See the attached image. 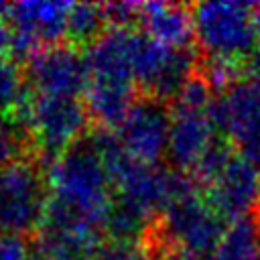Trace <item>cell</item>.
I'll list each match as a JSON object with an SVG mask.
<instances>
[{"label": "cell", "instance_id": "5bb4252c", "mask_svg": "<svg viewBox=\"0 0 260 260\" xmlns=\"http://www.w3.org/2000/svg\"><path fill=\"white\" fill-rule=\"evenodd\" d=\"M22 156L39 158L18 118L14 114L0 110V162L10 158H22Z\"/></svg>", "mask_w": 260, "mask_h": 260}, {"label": "cell", "instance_id": "7a4b0ae2", "mask_svg": "<svg viewBox=\"0 0 260 260\" xmlns=\"http://www.w3.org/2000/svg\"><path fill=\"white\" fill-rule=\"evenodd\" d=\"M213 100L215 91L205 77L195 71L169 104L171 126L167 160L173 171L191 175L215 138L221 136L211 116Z\"/></svg>", "mask_w": 260, "mask_h": 260}, {"label": "cell", "instance_id": "52a82bcc", "mask_svg": "<svg viewBox=\"0 0 260 260\" xmlns=\"http://www.w3.org/2000/svg\"><path fill=\"white\" fill-rule=\"evenodd\" d=\"M211 116L219 134L260 167V83L250 79L234 83L213 100Z\"/></svg>", "mask_w": 260, "mask_h": 260}, {"label": "cell", "instance_id": "e0dca14e", "mask_svg": "<svg viewBox=\"0 0 260 260\" xmlns=\"http://www.w3.org/2000/svg\"><path fill=\"white\" fill-rule=\"evenodd\" d=\"M0 260H45L37 238L0 236Z\"/></svg>", "mask_w": 260, "mask_h": 260}, {"label": "cell", "instance_id": "ac0fdd59", "mask_svg": "<svg viewBox=\"0 0 260 260\" xmlns=\"http://www.w3.org/2000/svg\"><path fill=\"white\" fill-rule=\"evenodd\" d=\"M12 47H14V35L6 20L0 18V59H12Z\"/></svg>", "mask_w": 260, "mask_h": 260}, {"label": "cell", "instance_id": "3957f363", "mask_svg": "<svg viewBox=\"0 0 260 260\" xmlns=\"http://www.w3.org/2000/svg\"><path fill=\"white\" fill-rule=\"evenodd\" d=\"M14 114L22 124L35 154L47 167L91 130L83 98L45 95L26 89L24 100Z\"/></svg>", "mask_w": 260, "mask_h": 260}, {"label": "cell", "instance_id": "9c48e42d", "mask_svg": "<svg viewBox=\"0 0 260 260\" xmlns=\"http://www.w3.org/2000/svg\"><path fill=\"white\" fill-rule=\"evenodd\" d=\"M71 2H12L6 22L14 35L12 59L20 63L39 49L65 43Z\"/></svg>", "mask_w": 260, "mask_h": 260}, {"label": "cell", "instance_id": "ffe728a7", "mask_svg": "<svg viewBox=\"0 0 260 260\" xmlns=\"http://www.w3.org/2000/svg\"><path fill=\"white\" fill-rule=\"evenodd\" d=\"M152 254L156 260H201L181 248H175V246H162L158 250H152Z\"/></svg>", "mask_w": 260, "mask_h": 260}, {"label": "cell", "instance_id": "5b68a950", "mask_svg": "<svg viewBox=\"0 0 260 260\" xmlns=\"http://www.w3.org/2000/svg\"><path fill=\"white\" fill-rule=\"evenodd\" d=\"M195 47L201 59L244 63L258 47L252 6L242 2L191 4Z\"/></svg>", "mask_w": 260, "mask_h": 260}, {"label": "cell", "instance_id": "d6986e66", "mask_svg": "<svg viewBox=\"0 0 260 260\" xmlns=\"http://www.w3.org/2000/svg\"><path fill=\"white\" fill-rule=\"evenodd\" d=\"M244 79L260 83V45L244 61Z\"/></svg>", "mask_w": 260, "mask_h": 260}, {"label": "cell", "instance_id": "9a60e30c", "mask_svg": "<svg viewBox=\"0 0 260 260\" xmlns=\"http://www.w3.org/2000/svg\"><path fill=\"white\" fill-rule=\"evenodd\" d=\"M26 93L20 63L14 59H0V110L14 114Z\"/></svg>", "mask_w": 260, "mask_h": 260}, {"label": "cell", "instance_id": "ba28073f", "mask_svg": "<svg viewBox=\"0 0 260 260\" xmlns=\"http://www.w3.org/2000/svg\"><path fill=\"white\" fill-rule=\"evenodd\" d=\"M169 104L140 95L114 132L134 160L144 165H160L169 150Z\"/></svg>", "mask_w": 260, "mask_h": 260}, {"label": "cell", "instance_id": "6da1fadb", "mask_svg": "<svg viewBox=\"0 0 260 260\" xmlns=\"http://www.w3.org/2000/svg\"><path fill=\"white\" fill-rule=\"evenodd\" d=\"M47 181L49 205L104 234V221L112 207L116 187L89 132L47 167Z\"/></svg>", "mask_w": 260, "mask_h": 260}, {"label": "cell", "instance_id": "44dd1931", "mask_svg": "<svg viewBox=\"0 0 260 260\" xmlns=\"http://www.w3.org/2000/svg\"><path fill=\"white\" fill-rule=\"evenodd\" d=\"M252 24H254V32H256V41L260 45V2L252 4Z\"/></svg>", "mask_w": 260, "mask_h": 260}, {"label": "cell", "instance_id": "4fadbf2b", "mask_svg": "<svg viewBox=\"0 0 260 260\" xmlns=\"http://www.w3.org/2000/svg\"><path fill=\"white\" fill-rule=\"evenodd\" d=\"M108 28H110V22L106 14V4L77 2V4H71L67 14L65 43L83 51L91 47Z\"/></svg>", "mask_w": 260, "mask_h": 260}, {"label": "cell", "instance_id": "277c9868", "mask_svg": "<svg viewBox=\"0 0 260 260\" xmlns=\"http://www.w3.org/2000/svg\"><path fill=\"white\" fill-rule=\"evenodd\" d=\"M49 203L47 165L35 156L0 162V236L37 238Z\"/></svg>", "mask_w": 260, "mask_h": 260}, {"label": "cell", "instance_id": "2e32d148", "mask_svg": "<svg viewBox=\"0 0 260 260\" xmlns=\"http://www.w3.org/2000/svg\"><path fill=\"white\" fill-rule=\"evenodd\" d=\"M87 260H156L154 254L142 244L110 242L104 240Z\"/></svg>", "mask_w": 260, "mask_h": 260}, {"label": "cell", "instance_id": "8992f818", "mask_svg": "<svg viewBox=\"0 0 260 260\" xmlns=\"http://www.w3.org/2000/svg\"><path fill=\"white\" fill-rule=\"evenodd\" d=\"M20 69L26 89L35 93L83 98L89 83L85 51L69 43L35 51L20 63Z\"/></svg>", "mask_w": 260, "mask_h": 260}, {"label": "cell", "instance_id": "7c38bea8", "mask_svg": "<svg viewBox=\"0 0 260 260\" xmlns=\"http://www.w3.org/2000/svg\"><path fill=\"white\" fill-rule=\"evenodd\" d=\"M205 260H260V225L254 215L228 223L219 244Z\"/></svg>", "mask_w": 260, "mask_h": 260}, {"label": "cell", "instance_id": "8fae6325", "mask_svg": "<svg viewBox=\"0 0 260 260\" xmlns=\"http://www.w3.org/2000/svg\"><path fill=\"white\" fill-rule=\"evenodd\" d=\"M136 28L173 49L195 47L191 4L142 2L136 6Z\"/></svg>", "mask_w": 260, "mask_h": 260}, {"label": "cell", "instance_id": "30bf717a", "mask_svg": "<svg viewBox=\"0 0 260 260\" xmlns=\"http://www.w3.org/2000/svg\"><path fill=\"white\" fill-rule=\"evenodd\" d=\"M203 195L228 223L254 215L260 207V167L236 150Z\"/></svg>", "mask_w": 260, "mask_h": 260}]
</instances>
